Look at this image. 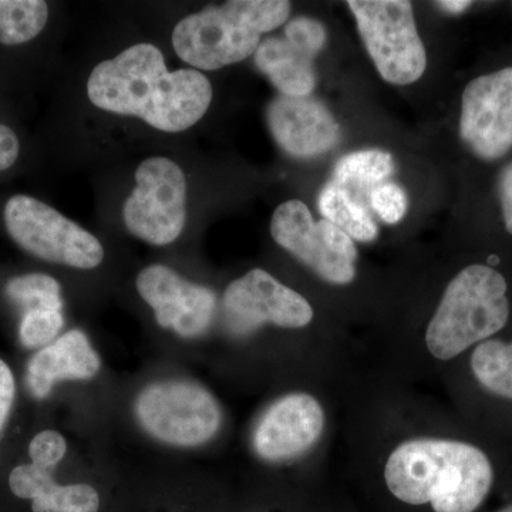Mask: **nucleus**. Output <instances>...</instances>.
Masks as SVG:
<instances>
[{
	"label": "nucleus",
	"instance_id": "11",
	"mask_svg": "<svg viewBox=\"0 0 512 512\" xmlns=\"http://www.w3.org/2000/svg\"><path fill=\"white\" fill-rule=\"evenodd\" d=\"M464 143L483 160H498L512 148V66L467 84L461 106Z\"/></svg>",
	"mask_w": 512,
	"mask_h": 512
},
{
	"label": "nucleus",
	"instance_id": "7",
	"mask_svg": "<svg viewBox=\"0 0 512 512\" xmlns=\"http://www.w3.org/2000/svg\"><path fill=\"white\" fill-rule=\"evenodd\" d=\"M367 52L386 82L404 86L426 72L427 56L413 6L404 0H350Z\"/></svg>",
	"mask_w": 512,
	"mask_h": 512
},
{
	"label": "nucleus",
	"instance_id": "10",
	"mask_svg": "<svg viewBox=\"0 0 512 512\" xmlns=\"http://www.w3.org/2000/svg\"><path fill=\"white\" fill-rule=\"evenodd\" d=\"M229 323L239 333L271 323L278 328L302 329L313 320L311 303L264 269H252L229 284L224 293Z\"/></svg>",
	"mask_w": 512,
	"mask_h": 512
},
{
	"label": "nucleus",
	"instance_id": "22",
	"mask_svg": "<svg viewBox=\"0 0 512 512\" xmlns=\"http://www.w3.org/2000/svg\"><path fill=\"white\" fill-rule=\"evenodd\" d=\"M6 296L16 305L30 309L62 311V288L52 276L26 274L15 276L5 286Z\"/></svg>",
	"mask_w": 512,
	"mask_h": 512
},
{
	"label": "nucleus",
	"instance_id": "16",
	"mask_svg": "<svg viewBox=\"0 0 512 512\" xmlns=\"http://www.w3.org/2000/svg\"><path fill=\"white\" fill-rule=\"evenodd\" d=\"M9 487L16 497L32 501L33 512H97L100 497L89 484H57L52 470L35 464L13 468Z\"/></svg>",
	"mask_w": 512,
	"mask_h": 512
},
{
	"label": "nucleus",
	"instance_id": "28",
	"mask_svg": "<svg viewBox=\"0 0 512 512\" xmlns=\"http://www.w3.org/2000/svg\"><path fill=\"white\" fill-rule=\"evenodd\" d=\"M20 154L19 138L12 128L0 124V171L9 170Z\"/></svg>",
	"mask_w": 512,
	"mask_h": 512
},
{
	"label": "nucleus",
	"instance_id": "13",
	"mask_svg": "<svg viewBox=\"0 0 512 512\" xmlns=\"http://www.w3.org/2000/svg\"><path fill=\"white\" fill-rule=\"evenodd\" d=\"M325 412L308 393H291L276 400L262 414L252 444L262 460L279 463L302 456L322 437Z\"/></svg>",
	"mask_w": 512,
	"mask_h": 512
},
{
	"label": "nucleus",
	"instance_id": "23",
	"mask_svg": "<svg viewBox=\"0 0 512 512\" xmlns=\"http://www.w3.org/2000/svg\"><path fill=\"white\" fill-rule=\"evenodd\" d=\"M64 325L62 311L30 309L23 315L19 326V339L25 348L39 349L50 345Z\"/></svg>",
	"mask_w": 512,
	"mask_h": 512
},
{
	"label": "nucleus",
	"instance_id": "1",
	"mask_svg": "<svg viewBox=\"0 0 512 512\" xmlns=\"http://www.w3.org/2000/svg\"><path fill=\"white\" fill-rule=\"evenodd\" d=\"M87 96L107 113L137 117L164 133H181L210 109L212 86L198 70L170 72L157 46L137 43L94 67Z\"/></svg>",
	"mask_w": 512,
	"mask_h": 512
},
{
	"label": "nucleus",
	"instance_id": "9",
	"mask_svg": "<svg viewBox=\"0 0 512 512\" xmlns=\"http://www.w3.org/2000/svg\"><path fill=\"white\" fill-rule=\"evenodd\" d=\"M271 234L276 244L323 281L348 285L355 279L357 249L353 239L332 222L313 220L302 201H286L276 208Z\"/></svg>",
	"mask_w": 512,
	"mask_h": 512
},
{
	"label": "nucleus",
	"instance_id": "15",
	"mask_svg": "<svg viewBox=\"0 0 512 512\" xmlns=\"http://www.w3.org/2000/svg\"><path fill=\"white\" fill-rule=\"evenodd\" d=\"M100 357L82 330L72 329L30 359L26 386L35 399H46L63 380H89L99 373Z\"/></svg>",
	"mask_w": 512,
	"mask_h": 512
},
{
	"label": "nucleus",
	"instance_id": "8",
	"mask_svg": "<svg viewBox=\"0 0 512 512\" xmlns=\"http://www.w3.org/2000/svg\"><path fill=\"white\" fill-rule=\"evenodd\" d=\"M123 221L131 235L156 247L173 244L187 221V178L167 157L138 165L136 187L124 202Z\"/></svg>",
	"mask_w": 512,
	"mask_h": 512
},
{
	"label": "nucleus",
	"instance_id": "27",
	"mask_svg": "<svg viewBox=\"0 0 512 512\" xmlns=\"http://www.w3.org/2000/svg\"><path fill=\"white\" fill-rule=\"evenodd\" d=\"M16 383L10 367L0 359V431L5 427L15 400Z\"/></svg>",
	"mask_w": 512,
	"mask_h": 512
},
{
	"label": "nucleus",
	"instance_id": "31",
	"mask_svg": "<svg viewBox=\"0 0 512 512\" xmlns=\"http://www.w3.org/2000/svg\"><path fill=\"white\" fill-rule=\"evenodd\" d=\"M497 512H512V504L507 505V507L501 508V510H498Z\"/></svg>",
	"mask_w": 512,
	"mask_h": 512
},
{
	"label": "nucleus",
	"instance_id": "29",
	"mask_svg": "<svg viewBox=\"0 0 512 512\" xmlns=\"http://www.w3.org/2000/svg\"><path fill=\"white\" fill-rule=\"evenodd\" d=\"M500 200L505 228L512 235V163L501 174Z\"/></svg>",
	"mask_w": 512,
	"mask_h": 512
},
{
	"label": "nucleus",
	"instance_id": "18",
	"mask_svg": "<svg viewBox=\"0 0 512 512\" xmlns=\"http://www.w3.org/2000/svg\"><path fill=\"white\" fill-rule=\"evenodd\" d=\"M320 214L326 221L342 229L359 242H372L377 238V225L365 202L345 187L330 183L319 195Z\"/></svg>",
	"mask_w": 512,
	"mask_h": 512
},
{
	"label": "nucleus",
	"instance_id": "20",
	"mask_svg": "<svg viewBox=\"0 0 512 512\" xmlns=\"http://www.w3.org/2000/svg\"><path fill=\"white\" fill-rule=\"evenodd\" d=\"M394 171L393 158L379 150L357 151L343 157L336 164L333 183L342 185L357 198L365 195L366 188L375 190Z\"/></svg>",
	"mask_w": 512,
	"mask_h": 512
},
{
	"label": "nucleus",
	"instance_id": "14",
	"mask_svg": "<svg viewBox=\"0 0 512 512\" xmlns=\"http://www.w3.org/2000/svg\"><path fill=\"white\" fill-rule=\"evenodd\" d=\"M268 126L289 156H322L339 141V126L329 110L312 97L279 96L269 104Z\"/></svg>",
	"mask_w": 512,
	"mask_h": 512
},
{
	"label": "nucleus",
	"instance_id": "25",
	"mask_svg": "<svg viewBox=\"0 0 512 512\" xmlns=\"http://www.w3.org/2000/svg\"><path fill=\"white\" fill-rule=\"evenodd\" d=\"M285 39L298 47L312 59L320 52L326 42V30L311 18H296L286 25Z\"/></svg>",
	"mask_w": 512,
	"mask_h": 512
},
{
	"label": "nucleus",
	"instance_id": "26",
	"mask_svg": "<svg viewBox=\"0 0 512 512\" xmlns=\"http://www.w3.org/2000/svg\"><path fill=\"white\" fill-rule=\"evenodd\" d=\"M66 453V440L55 430L40 431L29 444V456L32 464L46 468V470H52L57 466Z\"/></svg>",
	"mask_w": 512,
	"mask_h": 512
},
{
	"label": "nucleus",
	"instance_id": "2",
	"mask_svg": "<svg viewBox=\"0 0 512 512\" xmlns=\"http://www.w3.org/2000/svg\"><path fill=\"white\" fill-rule=\"evenodd\" d=\"M384 481L404 504H430L434 512H474L491 493L494 468L473 444L414 439L394 448L384 466Z\"/></svg>",
	"mask_w": 512,
	"mask_h": 512
},
{
	"label": "nucleus",
	"instance_id": "30",
	"mask_svg": "<svg viewBox=\"0 0 512 512\" xmlns=\"http://www.w3.org/2000/svg\"><path fill=\"white\" fill-rule=\"evenodd\" d=\"M437 5H440L444 10H448V12L461 13L468 9V6H471V2H466V0H446V2H439Z\"/></svg>",
	"mask_w": 512,
	"mask_h": 512
},
{
	"label": "nucleus",
	"instance_id": "4",
	"mask_svg": "<svg viewBox=\"0 0 512 512\" xmlns=\"http://www.w3.org/2000/svg\"><path fill=\"white\" fill-rule=\"evenodd\" d=\"M507 281L488 265H470L451 279L426 332L439 360H451L497 335L510 319Z\"/></svg>",
	"mask_w": 512,
	"mask_h": 512
},
{
	"label": "nucleus",
	"instance_id": "3",
	"mask_svg": "<svg viewBox=\"0 0 512 512\" xmlns=\"http://www.w3.org/2000/svg\"><path fill=\"white\" fill-rule=\"evenodd\" d=\"M291 3L284 0H232L185 16L173 32L183 62L205 72L242 62L256 52L261 36L284 25Z\"/></svg>",
	"mask_w": 512,
	"mask_h": 512
},
{
	"label": "nucleus",
	"instance_id": "5",
	"mask_svg": "<svg viewBox=\"0 0 512 512\" xmlns=\"http://www.w3.org/2000/svg\"><path fill=\"white\" fill-rule=\"evenodd\" d=\"M138 424L153 439L174 447H198L220 431L222 412L210 390L188 380L148 384L138 394Z\"/></svg>",
	"mask_w": 512,
	"mask_h": 512
},
{
	"label": "nucleus",
	"instance_id": "19",
	"mask_svg": "<svg viewBox=\"0 0 512 512\" xmlns=\"http://www.w3.org/2000/svg\"><path fill=\"white\" fill-rule=\"evenodd\" d=\"M470 366L488 393L512 400V342L488 339L478 343L471 353Z\"/></svg>",
	"mask_w": 512,
	"mask_h": 512
},
{
	"label": "nucleus",
	"instance_id": "12",
	"mask_svg": "<svg viewBox=\"0 0 512 512\" xmlns=\"http://www.w3.org/2000/svg\"><path fill=\"white\" fill-rule=\"evenodd\" d=\"M137 291L154 311L158 325L185 339L210 328L217 298L207 286L194 284L165 265H150L137 276Z\"/></svg>",
	"mask_w": 512,
	"mask_h": 512
},
{
	"label": "nucleus",
	"instance_id": "21",
	"mask_svg": "<svg viewBox=\"0 0 512 512\" xmlns=\"http://www.w3.org/2000/svg\"><path fill=\"white\" fill-rule=\"evenodd\" d=\"M49 20L43 0H0V45L18 46L36 39Z\"/></svg>",
	"mask_w": 512,
	"mask_h": 512
},
{
	"label": "nucleus",
	"instance_id": "17",
	"mask_svg": "<svg viewBox=\"0 0 512 512\" xmlns=\"http://www.w3.org/2000/svg\"><path fill=\"white\" fill-rule=\"evenodd\" d=\"M258 69L282 96L308 97L316 84L312 57L281 37H269L255 52Z\"/></svg>",
	"mask_w": 512,
	"mask_h": 512
},
{
	"label": "nucleus",
	"instance_id": "6",
	"mask_svg": "<svg viewBox=\"0 0 512 512\" xmlns=\"http://www.w3.org/2000/svg\"><path fill=\"white\" fill-rule=\"evenodd\" d=\"M3 220L10 238L42 261L76 269H94L103 262L99 239L35 197H10Z\"/></svg>",
	"mask_w": 512,
	"mask_h": 512
},
{
	"label": "nucleus",
	"instance_id": "24",
	"mask_svg": "<svg viewBox=\"0 0 512 512\" xmlns=\"http://www.w3.org/2000/svg\"><path fill=\"white\" fill-rule=\"evenodd\" d=\"M406 192L396 184H380L370 192V207L387 224H396L407 211Z\"/></svg>",
	"mask_w": 512,
	"mask_h": 512
}]
</instances>
